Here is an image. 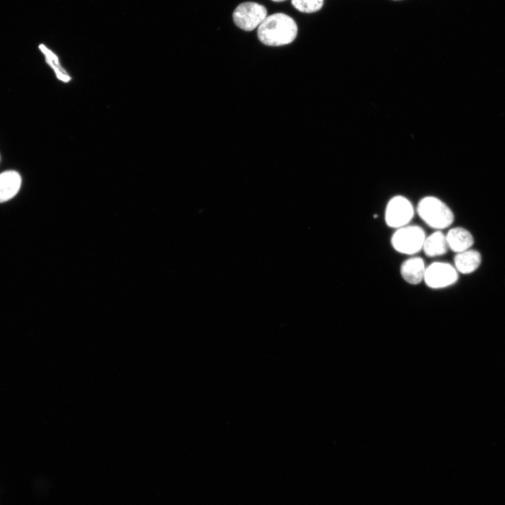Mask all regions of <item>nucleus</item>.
Segmentation results:
<instances>
[{
  "instance_id": "nucleus-10",
  "label": "nucleus",
  "mask_w": 505,
  "mask_h": 505,
  "mask_svg": "<svg viewBox=\"0 0 505 505\" xmlns=\"http://www.w3.org/2000/svg\"><path fill=\"white\" fill-rule=\"evenodd\" d=\"M454 261L457 271L462 274H470L480 267L482 256L478 251L468 249L457 254Z\"/></svg>"
},
{
  "instance_id": "nucleus-5",
  "label": "nucleus",
  "mask_w": 505,
  "mask_h": 505,
  "mask_svg": "<svg viewBox=\"0 0 505 505\" xmlns=\"http://www.w3.org/2000/svg\"><path fill=\"white\" fill-rule=\"evenodd\" d=\"M458 279L456 269L446 262H434L426 268L424 281L430 288L443 289L454 285Z\"/></svg>"
},
{
  "instance_id": "nucleus-11",
  "label": "nucleus",
  "mask_w": 505,
  "mask_h": 505,
  "mask_svg": "<svg viewBox=\"0 0 505 505\" xmlns=\"http://www.w3.org/2000/svg\"><path fill=\"white\" fill-rule=\"evenodd\" d=\"M449 249L446 236L441 231H437L425 238L422 250L429 257H436L445 254Z\"/></svg>"
},
{
  "instance_id": "nucleus-3",
  "label": "nucleus",
  "mask_w": 505,
  "mask_h": 505,
  "mask_svg": "<svg viewBox=\"0 0 505 505\" xmlns=\"http://www.w3.org/2000/svg\"><path fill=\"white\" fill-rule=\"evenodd\" d=\"M425 238L422 228L416 225H406L394 233L391 243L397 251L413 255L422 250Z\"/></svg>"
},
{
  "instance_id": "nucleus-6",
  "label": "nucleus",
  "mask_w": 505,
  "mask_h": 505,
  "mask_svg": "<svg viewBox=\"0 0 505 505\" xmlns=\"http://www.w3.org/2000/svg\"><path fill=\"white\" fill-rule=\"evenodd\" d=\"M414 216L413 207L409 200L402 196L393 198L385 211V222L393 228L406 226Z\"/></svg>"
},
{
  "instance_id": "nucleus-4",
  "label": "nucleus",
  "mask_w": 505,
  "mask_h": 505,
  "mask_svg": "<svg viewBox=\"0 0 505 505\" xmlns=\"http://www.w3.org/2000/svg\"><path fill=\"white\" fill-rule=\"evenodd\" d=\"M267 16V11L263 6L247 2L240 5L232 17L238 27L245 31H252L260 26Z\"/></svg>"
},
{
  "instance_id": "nucleus-13",
  "label": "nucleus",
  "mask_w": 505,
  "mask_h": 505,
  "mask_svg": "<svg viewBox=\"0 0 505 505\" xmlns=\"http://www.w3.org/2000/svg\"><path fill=\"white\" fill-rule=\"evenodd\" d=\"M40 48H41V50H42V51H43V52H44V53L45 54V55H48V56H49L50 57H51V58H52V60L54 61V62L55 63V65H56V66H57V67H58V68H59V69H60V70H61V71H63V69H62V68L61 67V65H60V64H59V60H58L57 57H56V56H55V55H54V54H53V53H52V52L49 51V50H48V49H47V48H45V47L44 45H41L40 46Z\"/></svg>"
},
{
  "instance_id": "nucleus-15",
  "label": "nucleus",
  "mask_w": 505,
  "mask_h": 505,
  "mask_svg": "<svg viewBox=\"0 0 505 505\" xmlns=\"http://www.w3.org/2000/svg\"><path fill=\"white\" fill-rule=\"evenodd\" d=\"M271 1L276 2V3H281L285 1V0H271Z\"/></svg>"
},
{
  "instance_id": "nucleus-14",
  "label": "nucleus",
  "mask_w": 505,
  "mask_h": 505,
  "mask_svg": "<svg viewBox=\"0 0 505 505\" xmlns=\"http://www.w3.org/2000/svg\"><path fill=\"white\" fill-rule=\"evenodd\" d=\"M53 69L56 72V74H57V76H58V77H59V79L60 80H61V81H63L64 82H68V81H70V77L68 76H66V75H65V74H63L61 72V70L57 66H56V65L54 66L53 67Z\"/></svg>"
},
{
  "instance_id": "nucleus-9",
  "label": "nucleus",
  "mask_w": 505,
  "mask_h": 505,
  "mask_svg": "<svg viewBox=\"0 0 505 505\" xmlns=\"http://www.w3.org/2000/svg\"><path fill=\"white\" fill-rule=\"evenodd\" d=\"M446 236L449 248L457 254L470 249L474 244L471 233L462 227L451 229Z\"/></svg>"
},
{
  "instance_id": "nucleus-12",
  "label": "nucleus",
  "mask_w": 505,
  "mask_h": 505,
  "mask_svg": "<svg viewBox=\"0 0 505 505\" xmlns=\"http://www.w3.org/2000/svg\"><path fill=\"white\" fill-rule=\"evenodd\" d=\"M293 6L299 12L311 14L320 11L324 6V0H291Z\"/></svg>"
},
{
  "instance_id": "nucleus-1",
  "label": "nucleus",
  "mask_w": 505,
  "mask_h": 505,
  "mask_svg": "<svg viewBox=\"0 0 505 505\" xmlns=\"http://www.w3.org/2000/svg\"><path fill=\"white\" fill-rule=\"evenodd\" d=\"M298 34V26L289 16L277 13L266 19L258 29L260 41L267 46L280 47L292 43Z\"/></svg>"
},
{
  "instance_id": "nucleus-2",
  "label": "nucleus",
  "mask_w": 505,
  "mask_h": 505,
  "mask_svg": "<svg viewBox=\"0 0 505 505\" xmlns=\"http://www.w3.org/2000/svg\"><path fill=\"white\" fill-rule=\"evenodd\" d=\"M417 212L427 225L436 229L447 228L454 220V216L450 208L434 197L423 198L418 205Z\"/></svg>"
},
{
  "instance_id": "nucleus-7",
  "label": "nucleus",
  "mask_w": 505,
  "mask_h": 505,
  "mask_svg": "<svg viewBox=\"0 0 505 505\" xmlns=\"http://www.w3.org/2000/svg\"><path fill=\"white\" fill-rule=\"evenodd\" d=\"M22 179L15 171H8L0 174V203L14 198L21 186Z\"/></svg>"
},
{
  "instance_id": "nucleus-8",
  "label": "nucleus",
  "mask_w": 505,
  "mask_h": 505,
  "mask_svg": "<svg viewBox=\"0 0 505 505\" xmlns=\"http://www.w3.org/2000/svg\"><path fill=\"white\" fill-rule=\"evenodd\" d=\"M403 279L410 285H417L424 280L426 267L420 258H412L406 260L401 267Z\"/></svg>"
}]
</instances>
